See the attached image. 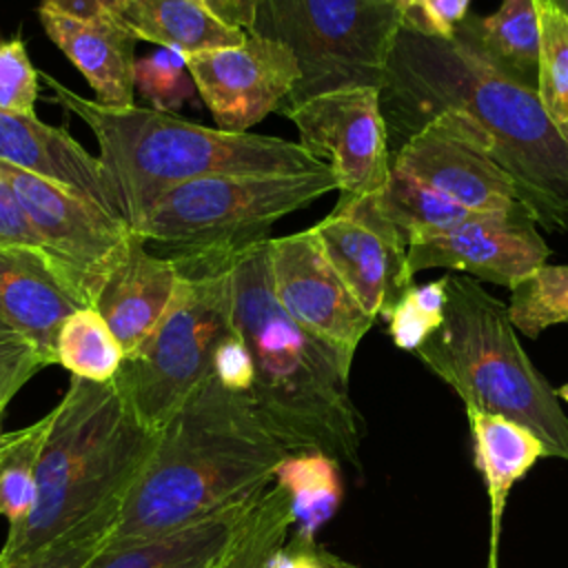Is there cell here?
Returning <instances> with one entry per match:
<instances>
[{
	"label": "cell",
	"mask_w": 568,
	"mask_h": 568,
	"mask_svg": "<svg viewBox=\"0 0 568 568\" xmlns=\"http://www.w3.org/2000/svg\"><path fill=\"white\" fill-rule=\"evenodd\" d=\"M390 158L428 118L468 115L495 146L537 226L568 231V144L535 87L504 73L462 40L402 24L379 89Z\"/></svg>",
	"instance_id": "6da1fadb"
},
{
	"label": "cell",
	"mask_w": 568,
	"mask_h": 568,
	"mask_svg": "<svg viewBox=\"0 0 568 568\" xmlns=\"http://www.w3.org/2000/svg\"><path fill=\"white\" fill-rule=\"evenodd\" d=\"M288 453L251 395L211 375L158 433L109 544L164 535L260 497Z\"/></svg>",
	"instance_id": "7a4b0ae2"
},
{
	"label": "cell",
	"mask_w": 568,
	"mask_h": 568,
	"mask_svg": "<svg viewBox=\"0 0 568 568\" xmlns=\"http://www.w3.org/2000/svg\"><path fill=\"white\" fill-rule=\"evenodd\" d=\"M268 240L231 260V324L253 362L251 399L291 453L317 450L359 466L364 428L348 395L353 362L282 308L271 284Z\"/></svg>",
	"instance_id": "3957f363"
},
{
	"label": "cell",
	"mask_w": 568,
	"mask_h": 568,
	"mask_svg": "<svg viewBox=\"0 0 568 568\" xmlns=\"http://www.w3.org/2000/svg\"><path fill=\"white\" fill-rule=\"evenodd\" d=\"M155 444L158 433L138 422L113 382L71 375L49 413L33 513L7 532L0 566L42 550L104 506L124 501Z\"/></svg>",
	"instance_id": "277c9868"
},
{
	"label": "cell",
	"mask_w": 568,
	"mask_h": 568,
	"mask_svg": "<svg viewBox=\"0 0 568 568\" xmlns=\"http://www.w3.org/2000/svg\"><path fill=\"white\" fill-rule=\"evenodd\" d=\"M55 102L75 113L95 135L100 162L129 226L178 184L215 173L315 171L324 160L300 142L257 133L209 129L146 106H109L42 78Z\"/></svg>",
	"instance_id": "5b68a950"
},
{
	"label": "cell",
	"mask_w": 568,
	"mask_h": 568,
	"mask_svg": "<svg viewBox=\"0 0 568 568\" xmlns=\"http://www.w3.org/2000/svg\"><path fill=\"white\" fill-rule=\"evenodd\" d=\"M515 331L508 304L486 293L475 277L455 273L444 322L415 355L466 408L521 424L539 437L546 457L568 462V415Z\"/></svg>",
	"instance_id": "8992f818"
},
{
	"label": "cell",
	"mask_w": 568,
	"mask_h": 568,
	"mask_svg": "<svg viewBox=\"0 0 568 568\" xmlns=\"http://www.w3.org/2000/svg\"><path fill=\"white\" fill-rule=\"evenodd\" d=\"M235 253L173 255L182 266L175 295L153 333L124 357L111 379L138 422L160 433L211 377L213 355L231 324Z\"/></svg>",
	"instance_id": "52a82bcc"
},
{
	"label": "cell",
	"mask_w": 568,
	"mask_h": 568,
	"mask_svg": "<svg viewBox=\"0 0 568 568\" xmlns=\"http://www.w3.org/2000/svg\"><path fill=\"white\" fill-rule=\"evenodd\" d=\"M335 189L328 164L288 173H215L166 191L131 229L175 255L237 253L268 240L280 217Z\"/></svg>",
	"instance_id": "ba28073f"
},
{
	"label": "cell",
	"mask_w": 568,
	"mask_h": 568,
	"mask_svg": "<svg viewBox=\"0 0 568 568\" xmlns=\"http://www.w3.org/2000/svg\"><path fill=\"white\" fill-rule=\"evenodd\" d=\"M404 20L390 0H260L253 33L293 51L302 78L291 104L346 87L382 89Z\"/></svg>",
	"instance_id": "9c48e42d"
},
{
	"label": "cell",
	"mask_w": 568,
	"mask_h": 568,
	"mask_svg": "<svg viewBox=\"0 0 568 568\" xmlns=\"http://www.w3.org/2000/svg\"><path fill=\"white\" fill-rule=\"evenodd\" d=\"M0 180L13 193L44 253L93 306L95 293L131 235V226L102 213L71 189L2 160Z\"/></svg>",
	"instance_id": "30bf717a"
},
{
	"label": "cell",
	"mask_w": 568,
	"mask_h": 568,
	"mask_svg": "<svg viewBox=\"0 0 568 568\" xmlns=\"http://www.w3.org/2000/svg\"><path fill=\"white\" fill-rule=\"evenodd\" d=\"M390 164L459 206L530 217L515 182L495 160L493 140L459 111L428 118L399 144Z\"/></svg>",
	"instance_id": "8fae6325"
},
{
	"label": "cell",
	"mask_w": 568,
	"mask_h": 568,
	"mask_svg": "<svg viewBox=\"0 0 568 568\" xmlns=\"http://www.w3.org/2000/svg\"><path fill=\"white\" fill-rule=\"evenodd\" d=\"M280 111L297 126L300 144L333 169L339 200L382 191L393 158L377 87L335 89Z\"/></svg>",
	"instance_id": "7c38bea8"
},
{
	"label": "cell",
	"mask_w": 568,
	"mask_h": 568,
	"mask_svg": "<svg viewBox=\"0 0 568 568\" xmlns=\"http://www.w3.org/2000/svg\"><path fill=\"white\" fill-rule=\"evenodd\" d=\"M182 60L217 129L233 133H246L282 109L302 78L293 51L260 33H248L242 44L189 53Z\"/></svg>",
	"instance_id": "4fadbf2b"
},
{
	"label": "cell",
	"mask_w": 568,
	"mask_h": 568,
	"mask_svg": "<svg viewBox=\"0 0 568 568\" xmlns=\"http://www.w3.org/2000/svg\"><path fill=\"white\" fill-rule=\"evenodd\" d=\"M311 231L362 308L371 317H388L413 286V271L408 244L377 209L375 195L337 200Z\"/></svg>",
	"instance_id": "5bb4252c"
},
{
	"label": "cell",
	"mask_w": 568,
	"mask_h": 568,
	"mask_svg": "<svg viewBox=\"0 0 568 568\" xmlns=\"http://www.w3.org/2000/svg\"><path fill=\"white\" fill-rule=\"evenodd\" d=\"M271 284L282 308L311 335L353 362L371 317L324 255L311 229L268 240Z\"/></svg>",
	"instance_id": "9a60e30c"
},
{
	"label": "cell",
	"mask_w": 568,
	"mask_h": 568,
	"mask_svg": "<svg viewBox=\"0 0 568 568\" xmlns=\"http://www.w3.org/2000/svg\"><path fill=\"white\" fill-rule=\"evenodd\" d=\"M548 244L528 215H488L408 242V266L448 268L506 288L546 264Z\"/></svg>",
	"instance_id": "2e32d148"
},
{
	"label": "cell",
	"mask_w": 568,
	"mask_h": 568,
	"mask_svg": "<svg viewBox=\"0 0 568 568\" xmlns=\"http://www.w3.org/2000/svg\"><path fill=\"white\" fill-rule=\"evenodd\" d=\"M89 306L71 280L40 251L0 244V322L24 335L49 364L64 320Z\"/></svg>",
	"instance_id": "e0dca14e"
},
{
	"label": "cell",
	"mask_w": 568,
	"mask_h": 568,
	"mask_svg": "<svg viewBox=\"0 0 568 568\" xmlns=\"http://www.w3.org/2000/svg\"><path fill=\"white\" fill-rule=\"evenodd\" d=\"M180 280L182 266L178 257L151 253L146 242L131 229L124 248L93 300V308L122 344L124 357L160 324Z\"/></svg>",
	"instance_id": "ac0fdd59"
},
{
	"label": "cell",
	"mask_w": 568,
	"mask_h": 568,
	"mask_svg": "<svg viewBox=\"0 0 568 568\" xmlns=\"http://www.w3.org/2000/svg\"><path fill=\"white\" fill-rule=\"evenodd\" d=\"M0 160L53 180L102 213L126 222L100 158H93L67 131L44 124L36 115L0 109Z\"/></svg>",
	"instance_id": "d6986e66"
},
{
	"label": "cell",
	"mask_w": 568,
	"mask_h": 568,
	"mask_svg": "<svg viewBox=\"0 0 568 568\" xmlns=\"http://www.w3.org/2000/svg\"><path fill=\"white\" fill-rule=\"evenodd\" d=\"M40 22L53 44L75 64L109 106H131L135 84V38L113 20H80L40 4Z\"/></svg>",
	"instance_id": "ffe728a7"
},
{
	"label": "cell",
	"mask_w": 568,
	"mask_h": 568,
	"mask_svg": "<svg viewBox=\"0 0 568 568\" xmlns=\"http://www.w3.org/2000/svg\"><path fill=\"white\" fill-rule=\"evenodd\" d=\"M257 499L235 504L164 535L106 544L87 568H215Z\"/></svg>",
	"instance_id": "44dd1931"
},
{
	"label": "cell",
	"mask_w": 568,
	"mask_h": 568,
	"mask_svg": "<svg viewBox=\"0 0 568 568\" xmlns=\"http://www.w3.org/2000/svg\"><path fill=\"white\" fill-rule=\"evenodd\" d=\"M115 22L135 40L180 55L235 47L248 36L220 20L202 0H120Z\"/></svg>",
	"instance_id": "7402d4cb"
},
{
	"label": "cell",
	"mask_w": 568,
	"mask_h": 568,
	"mask_svg": "<svg viewBox=\"0 0 568 568\" xmlns=\"http://www.w3.org/2000/svg\"><path fill=\"white\" fill-rule=\"evenodd\" d=\"M455 38L504 73L537 89L541 27L535 0H504L490 16H468Z\"/></svg>",
	"instance_id": "603a6c76"
},
{
	"label": "cell",
	"mask_w": 568,
	"mask_h": 568,
	"mask_svg": "<svg viewBox=\"0 0 568 568\" xmlns=\"http://www.w3.org/2000/svg\"><path fill=\"white\" fill-rule=\"evenodd\" d=\"M475 442V464L490 497V546L499 541V521L510 486L544 457V444L528 428L501 415L466 408Z\"/></svg>",
	"instance_id": "cb8c5ba5"
},
{
	"label": "cell",
	"mask_w": 568,
	"mask_h": 568,
	"mask_svg": "<svg viewBox=\"0 0 568 568\" xmlns=\"http://www.w3.org/2000/svg\"><path fill=\"white\" fill-rule=\"evenodd\" d=\"M273 481L291 504V537L315 544L317 530L335 515L342 501L339 464L317 450L288 453L275 470Z\"/></svg>",
	"instance_id": "d4e9b609"
},
{
	"label": "cell",
	"mask_w": 568,
	"mask_h": 568,
	"mask_svg": "<svg viewBox=\"0 0 568 568\" xmlns=\"http://www.w3.org/2000/svg\"><path fill=\"white\" fill-rule=\"evenodd\" d=\"M375 204L404 235L406 244L413 237H419L426 233L475 222L488 215H499V213H479V211L459 206L393 164H390L386 184L382 186L379 193H375Z\"/></svg>",
	"instance_id": "484cf974"
},
{
	"label": "cell",
	"mask_w": 568,
	"mask_h": 568,
	"mask_svg": "<svg viewBox=\"0 0 568 568\" xmlns=\"http://www.w3.org/2000/svg\"><path fill=\"white\" fill-rule=\"evenodd\" d=\"M124 362V348L93 306L73 311L55 339V364L73 377L111 382Z\"/></svg>",
	"instance_id": "4316f807"
},
{
	"label": "cell",
	"mask_w": 568,
	"mask_h": 568,
	"mask_svg": "<svg viewBox=\"0 0 568 568\" xmlns=\"http://www.w3.org/2000/svg\"><path fill=\"white\" fill-rule=\"evenodd\" d=\"M49 428V413L36 424L0 437V519L9 530L22 526L38 499V459Z\"/></svg>",
	"instance_id": "83f0119b"
},
{
	"label": "cell",
	"mask_w": 568,
	"mask_h": 568,
	"mask_svg": "<svg viewBox=\"0 0 568 568\" xmlns=\"http://www.w3.org/2000/svg\"><path fill=\"white\" fill-rule=\"evenodd\" d=\"M293 528L286 493L273 481L255 501L217 568H273Z\"/></svg>",
	"instance_id": "f1b7e54d"
},
{
	"label": "cell",
	"mask_w": 568,
	"mask_h": 568,
	"mask_svg": "<svg viewBox=\"0 0 568 568\" xmlns=\"http://www.w3.org/2000/svg\"><path fill=\"white\" fill-rule=\"evenodd\" d=\"M508 315L526 337L568 322V266L541 264L510 288Z\"/></svg>",
	"instance_id": "f546056e"
},
{
	"label": "cell",
	"mask_w": 568,
	"mask_h": 568,
	"mask_svg": "<svg viewBox=\"0 0 568 568\" xmlns=\"http://www.w3.org/2000/svg\"><path fill=\"white\" fill-rule=\"evenodd\" d=\"M541 27L537 93L557 133L568 144V20L546 0H535Z\"/></svg>",
	"instance_id": "4dcf8cb0"
},
{
	"label": "cell",
	"mask_w": 568,
	"mask_h": 568,
	"mask_svg": "<svg viewBox=\"0 0 568 568\" xmlns=\"http://www.w3.org/2000/svg\"><path fill=\"white\" fill-rule=\"evenodd\" d=\"M448 280L444 275L435 282L410 286L406 295L388 313V335L402 351H417L444 322Z\"/></svg>",
	"instance_id": "1f68e13d"
},
{
	"label": "cell",
	"mask_w": 568,
	"mask_h": 568,
	"mask_svg": "<svg viewBox=\"0 0 568 568\" xmlns=\"http://www.w3.org/2000/svg\"><path fill=\"white\" fill-rule=\"evenodd\" d=\"M120 506L122 501L104 506L58 541L0 568H87V564L109 544L111 530L120 515Z\"/></svg>",
	"instance_id": "d6a6232c"
},
{
	"label": "cell",
	"mask_w": 568,
	"mask_h": 568,
	"mask_svg": "<svg viewBox=\"0 0 568 568\" xmlns=\"http://www.w3.org/2000/svg\"><path fill=\"white\" fill-rule=\"evenodd\" d=\"M133 84L135 91L151 102V109L166 113L184 104L195 91V82L182 55L169 49L138 58L133 67Z\"/></svg>",
	"instance_id": "836d02e7"
},
{
	"label": "cell",
	"mask_w": 568,
	"mask_h": 568,
	"mask_svg": "<svg viewBox=\"0 0 568 568\" xmlns=\"http://www.w3.org/2000/svg\"><path fill=\"white\" fill-rule=\"evenodd\" d=\"M38 71L20 38L0 42V109L18 115H36Z\"/></svg>",
	"instance_id": "e575fe53"
},
{
	"label": "cell",
	"mask_w": 568,
	"mask_h": 568,
	"mask_svg": "<svg viewBox=\"0 0 568 568\" xmlns=\"http://www.w3.org/2000/svg\"><path fill=\"white\" fill-rule=\"evenodd\" d=\"M44 366H49V362L42 353L24 335L0 322V406L4 408Z\"/></svg>",
	"instance_id": "d590c367"
},
{
	"label": "cell",
	"mask_w": 568,
	"mask_h": 568,
	"mask_svg": "<svg viewBox=\"0 0 568 568\" xmlns=\"http://www.w3.org/2000/svg\"><path fill=\"white\" fill-rule=\"evenodd\" d=\"M211 375L229 390L246 393L253 390V362L242 337L231 328L215 348Z\"/></svg>",
	"instance_id": "8d00e7d4"
},
{
	"label": "cell",
	"mask_w": 568,
	"mask_h": 568,
	"mask_svg": "<svg viewBox=\"0 0 568 568\" xmlns=\"http://www.w3.org/2000/svg\"><path fill=\"white\" fill-rule=\"evenodd\" d=\"M468 7L470 0H422L419 18L404 24H410L433 36L453 38L457 27L468 18Z\"/></svg>",
	"instance_id": "74e56055"
},
{
	"label": "cell",
	"mask_w": 568,
	"mask_h": 568,
	"mask_svg": "<svg viewBox=\"0 0 568 568\" xmlns=\"http://www.w3.org/2000/svg\"><path fill=\"white\" fill-rule=\"evenodd\" d=\"M0 244H20V246H29L44 253L42 242L38 240L36 231L31 229L24 213L20 211L13 193L2 180H0Z\"/></svg>",
	"instance_id": "f35d334b"
},
{
	"label": "cell",
	"mask_w": 568,
	"mask_h": 568,
	"mask_svg": "<svg viewBox=\"0 0 568 568\" xmlns=\"http://www.w3.org/2000/svg\"><path fill=\"white\" fill-rule=\"evenodd\" d=\"M273 568H357L324 552L317 544H306L288 537V541L273 557Z\"/></svg>",
	"instance_id": "ab89813d"
},
{
	"label": "cell",
	"mask_w": 568,
	"mask_h": 568,
	"mask_svg": "<svg viewBox=\"0 0 568 568\" xmlns=\"http://www.w3.org/2000/svg\"><path fill=\"white\" fill-rule=\"evenodd\" d=\"M226 24L253 33L260 0H202Z\"/></svg>",
	"instance_id": "60d3db41"
},
{
	"label": "cell",
	"mask_w": 568,
	"mask_h": 568,
	"mask_svg": "<svg viewBox=\"0 0 568 568\" xmlns=\"http://www.w3.org/2000/svg\"><path fill=\"white\" fill-rule=\"evenodd\" d=\"M42 4L58 9L80 20H113L120 0H42Z\"/></svg>",
	"instance_id": "b9f144b4"
},
{
	"label": "cell",
	"mask_w": 568,
	"mask_h": 568,
	"mask_svg": "<svg viewBox=\"0 0 568 568\" xmlns=\"http://www.w3.org/2000/svg\"><path fill=\"white\" fill-rule=\"evenodd\" d=\"M390 2H395V4L404 11V16H406V20H404V22H413V20H417V18H419L422 0H390Z\"/></svg>",
	"instance_id": "7bdbcfd3"
},
{
	"label": "cell",
	"mask_w": 568,
	"mask_h": 568,
	"mask_svg": "<svg viewBox=\"0 0 568 568\" xmlns=\"http://www.w3.org/2000/svg\"><path fill=\"white\" fill-rule=\"evenodd\" d=\"M548 4H552L566 20H568V0H546Z\"/></svg>",
	"instance_id": "ee69618b"
},
{
	"label": "cell",
	"mask_w": 568,
	"mask_h": 568,
	"mask_svg": "<svg viewBox=\"0 0 568 568\" xmlns=\"http://www.w3.org/2000/svg\"><path fill=\"white\" fill-rule=\"evenodd\" d=\"M486 568H497V546H490V552H488V566Z\"/></svg>",
	"instance_id": "f6af8a7d"
},
{
	"label": "cell",
	"mask_w": 568,
	"mask_h": 568,
	"mask_svg": "<svg viewBox=\"0 0 568 568\" xmlns=\"http://www.w3.org/2000/svg\"><path fill=\"white\" fill-rule=\"evenodd\" d=\"M557 397H561V399L568 402V384H564V386L557 390Z\"/></svg>",
	"instance_id": "bcb514c9"
},
{
	"label": "cell",
	"mask_w": 568,
	"mask_h": 568,
	"mask_svg": "<svg viewBox=\"0 0 568 568\" xmlns=\"http://www.w3.org/2000/svg\"><path fill=\"white\" fill-rule=\"evenodd\" d=\"M0 413H2V406H0Z\"/></svg>",
	"instance_id": "7dc6e473"
},
{
	"label": "cell",
	"mask_w": 568,
	"mask_h": 568,
	"mask_svg": "<svg viewBox=\"0 0 568 568\" xmlns=\"http://www.w3.org/2000/svg\"><path fill=\"white\" fill-rule=\"evenodd\" d=\"M220 561H222V559H220ZM217 566H220V564H217ZM217 566H215V568H217Z\"/></svg>",
	"instance_id": "c3c4849f"
}]
</instances>
